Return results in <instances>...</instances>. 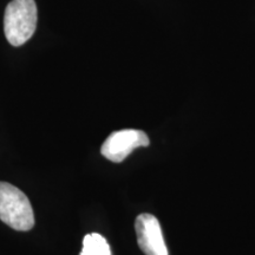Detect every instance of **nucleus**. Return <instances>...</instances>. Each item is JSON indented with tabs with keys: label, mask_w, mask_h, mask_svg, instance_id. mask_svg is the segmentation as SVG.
<instances>
[{
	"label": "nucleus",
	"mask_w": 255,
	"mask_h": 255,
	"mask_svg": "<svg viewBox=\"0 0 255 255\" xmlns=\"http://www.w3.org/2000/svg\"><path fill=\"white\" fill-rule=\"evenodd\" d=\"M38 11L34 0H12L6 6L4 32L12 46H21L31 39L37 27Z\"/></svg>",
	"instance_id": "1"
},
{
	"label": "nucleus",
	"mask_w": 255,
	"mask_h": 255,
	"mask_svg": "<svg viewBox=\"0 0 255 255\" xmlns=\"http://www.w3.org/2000/svg\"><path fill=\"white\" fill-rule=\"evenodd\" d=\"M0 220L19 232L31 231L34 214L27 196L7 182H0Z\"/></svg>",
	"instance_id": "2"
},
{
	"label": "nucleus",
	"mask_w": 255,
	"mask_h": 255,
	"mask_svg": "<svg viewBox=\"0 0 255 255\" xmlns=\"http://www.w3.org/2000/svg\"><path fill=\"white\" fill-rule=\"evenodd\" d=\"M150 144L149 137L142 130L124 129L115 131L105 139L101 148L102 155L111 162H123L136 148Z\"/></svg>",
	"instance_id": "3"
},
{
	"label": "nucleus",
	"mask_w": 255,
	"mask_h": 255,
	"mask_svg": "<svg viewBox=\"0 0 255 255\" xmlns=\"http://www.w3.org/2000/svg\"><path fill=\"white\" fill-rule=\"evenodd\" d=\"M135 231L139 250L145 255H168V250L158 220L151 214L136 218Z\"/></svg>",
	"instance_id": "4"
},
{
	"label": "nucleus",
	"mask_w": 255,
	"mask_h": 255,
	"mask_svg": "<svg viewBox=\"0 0 255 255\" xmlns=\"http://www.w3.org/2000/svg\"><path fill=\"white\" fill-rule=\"evenodd\" d=\"M81 255H111V251L107 240L102 235L94 233L84 237Z\"/></svg>",
	"instance_id": "5"
}]
</instances>
